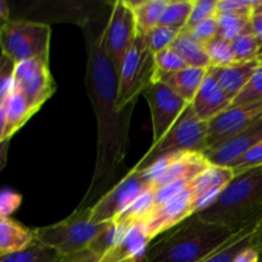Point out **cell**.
Returning a JSON list of instances; mask_svg holds the SVG:
<instances>
[{
  "label": "cell",
  "mask_w": 262,
  "mask_h": 262,
  "mask_svg": "<svg viewBox=\"0 0 262 262\" xmlns=\"http://www.w3.org/2000/svg\"><path fill=\"white\" fill-rule=\"evenodd\" d=\"M251 30L262 46V13H253L251 18Z\"/></svg>",
  "instance_id": "b9f144b4"
},
{
  "label": "cell",
  "mask_w": 262,
  "mask_h": 262,
  "mask_svg": "<svg viewBox=\"0 0 262 262\" xmlns=\"http://www.w3.org/2000/svg\"><path fill=\"white\" fill-rule=\"evenodd\" d=\"M51 28L48 23L9 19L0 27L2 54L15 64L31 59L49 61Z\"/></svg>",
  "instance_id": "8992f818"
},
{
  "label": "cell",
  "mask_w": 262,
  "mask_h": 262,
  "mask_svg": "<svg viewBox=\"0 0 262 262\" xmlns=\"http://www.w3.org/2000/svg\"><path fill=\"white\" fill-rule=\"evenodd\" d=\"M137 36V20L132 8L125 0H117L113 3L102 40L107 55L117 68L118 74Z\"/></svg>",
  "instance_id": "9c48e42d"
},
{
  "label": "cell",
  "mask_w": 262,
  "mask_h": 262,
  "mask_svg": "<svg viewBox=\"0 0 262 262\" xmlns=\"http://www.w3.org/2000/svg\"><path fill=\"white\" fill-rule=\"evenodd\" d=\"M196 215L234 234L257 227L262 222V165L235 174L222 193Z\"/></svg>",
  "instance_id": "7a4b0ae2"
},
{
  "label": "cell",
  "mask_w": 262,
  "mask_h": 262,
  "mask_svg": "<svg viewBox=\"0 0 262 262\" xmlns=\"http://www.w3.org/2000/svg\"><path fill=\"white\" fill-rule=\"evenodd\" d=\"M260 67L258 59L247 63H235L229 67H210L207 73L219 83L232 101L242 92Z\"/></svg>",
  "instance_id": "d6986e66"
},
{
  "label": "cell",
  "mask_w": 262,
  "mask_h": 262,
  "mask_svg": "<svg viewBox=\"0 0 262 262\" xmlns=\"http://www.w3.org/2000/svg\"><path fill=\"white\" fill-rule=\"evenodd\" d=\"M251 18L246 15L233 14V13H217L219 36L225 40L232 41L241 33L251 31Z\"/></svg>",
  "instance_id": "83f0119b"
},
{
  "label": "cell",
  "mask_w": 262,
  "mask_h": 262,
  "mask_svg": "<svg viewBox=\"0 0 262 262\" xmlns=\"http://www.w3.org/2000/svg\"><path fill=\"white\" fill-rule=\"evenodd\" d=\"M262 165V141L258 145L253 146L252 148L243 154L238 160H235L232 164L230 168L234 170L235 174L245 171L250 168H255V166Z\"/></svg>",
  "instance_id": "f35d334b"
},
{
  "label": "cell",
  "mask_w": 262,
  "mask_h": 262,
  "mask_svg": "<svg viewBox=\"0 0 262 262\" xmlns=\"http://www.w3.org/2000/svg\"><path fill=\"white\" fill-rule=\"evenodd\" d=\"M125 2L135 12L140 35H143L151 28L159 26L161 15L168 4V0H136V2L125 0Z\"/></svg>",
  "instance_id": "cb8c5ba5"
},
{
  "label": "cell",
  "mask_w": 262,
  "mask_h": 262,
  "mask_svg": "<svg viewBox=\"0 0 262 262\" xmlns=\"http://www.w3.org/2000/svg\"><path fill=\"white\" fill-rule=\"evenodd\" d=\"M262 117V101L232 105L215 119L209 122L207 146L217 145L233 137ZM207 147V148H209Z\"/></svg>",
  "instance_id": "5bb4252c"
},
{
  "label": "cell",
  "mask_w": 262,
  "mask_h": 262,
  "mask_svg": "<svg viewBox=\"0 0 262 262\" xmlns=\"http://www.w3.org/2000/svg\"><path fill=\"white\" fill-rule=\"evenodd\" d=\"M142 95L150 107L152 145H156L178 120L184 109L188 106V102L160 81L152 82Z\"/></svg>",
  "instance_id": "8fae6325"
},
{
  "label": "cell",
  "mask_w": 262,
  "mask_h": 262,
  "mask_svg": "<svg viewBox=\"0 0 262 262\" xmlns=\"http://www.w3.org/2000/svg\"><path fill=\"white\" fill-rule=\"evenodd\" d=\"M33 242V230L23 227L12 217L0 219V256L19 252Z\"/></svg>",
  "instance_id": "44dd1931"
},
{
  "label": "cell",
  "mask_w": 262,
  "mask_h": 262,
  "mask_svg": "<svg viewBox=\"0 0 262 262\" xmlns=\"http://www.w3.org/2000/svg\"><path fill=\"white\" fill-rule=\"evenodd\" d=\"M145 257H137V258H127V260H118L114 255H113L112 251L106 253L104 256H99L96 253L91 252L89 248L86 250H82L79 252L73 253V255L66 256V257H61L60 262H143Z\"/></svg>",
  "instance_id": "8d00e7d4"
},
{
  "label": "cell",
  "mask_w": 262,
  "mask_h": 262,
  "mask_svg": "<svg viewBox=\"0 0 262 262\" xmlns=\"http://www.w3.org/2000/svg\"><path fill=\"white\" fill-rule=\"evenodd\" d=\"M22 204V196L12 189H4L0 194V219L10 217Z\"/></svg>",
  "instance_id": "ab89813d"
},
{
  "label": "cell",
  "mask_w": 262,
  "mask_h": 262,
  "mask_svg": "<svg viewBox=\"0 0 262 262\" xmlns=\"http://www.w3.org/2000/svg\"><path fill=\"white\" fill-rule=\"evenodd\" d=\"M61 256L53 248L35 242L19 252L9 253L0 257V262H60Z\"/></svg>",
  "instance_id": "4316f807"
},
{
  "label": "cell",
  "mask_w": 262,
  "mask_h": 262,
  "mask_svg": "<svg viewBox=\"0 0 262 262\" xmlns=\"http://www.w3.org/2000/svg\"><path fill=\"white\" fill-rule=\"evenodd\" d=\"M152 179L147 171L132 169L110 191L102 194L91 206V222L94 224L115 220L136 200L152 188Z\"/></svg>",
  "instance_id": "ba28073f"
},
{
  "label": "cell",
  "mask_w": 262,
  "mask_h": 262,
  "mask_svg": "<svg viewBox=\"0 0 262 262\" xmlns=\"http://www.w3.org/2000/svg\"><path fill=\"white\" fill-rule=\"evenodd\" d=\"M154 59H155L158 72H161V73H173V72L187 68L186 63L182 60L181 56L170 48L154 54Z\"/></svg>",
  "instance_id": "e575fe53"
},
{
  "label": "cell",
  "mask_w": 262,
  "mask_h": 262,
  "mask_svg": "<svg viewBox=\"0 0 262 262\" xmlns=\"http://www.w3.org/2000/svg\"><path fill=\"white\" fill-rule=\"evenodd\" d=\"M212 164L204 152H181L159 159L147 171L155 189L177 182L192 183Z\"/></svg>",
  "instance_id": "7c38bea8"
},
{
  "label": "cell",
  "mask_w": 262,
  "mask_h": 262,
  "mask_svg": "<svg viewBox=\"0 0 262 262\" xmlns=\"http://www.w3.org/2000/svg\"><path fill=\"white\" fill-rule=\"evenodd\" d=\"M179 32L181 31H177L173 30V28L164 27V26L159 25L141 36L143 37V40H145L146 45L150 49L151 53L156 54L159 51L170 48L174 41H176V38L178 37Z\"/></svg>",
  "instance_id": "4dcf8cb0"
},
{
  "label": "cell",
  "mask_w": 262,
  "mask_h": 262,
  "mask_svg": "<svg viewBox=\"0 0 262 262\" xmlns=\"http://www.w3.org/2000/svg\"><path fill=\"white\" fill-rule=\"evenodd\" d=\"M193 9V0H168L159 25L183 31L187 27Z\"/></svg>",
  "instance_id": "484cf974"
},
{
  "label": "cell",
  "mask_w": 262,
  "mask_h": 262,
  "mask_svg": "<svg viewBox=\"0 0 262 262\" xmlns=\"http://www.w3.org/2000/svg\"><path fill=\"white\" fill-rule=\"evenodd\" d=\"M262 101V64L257 68L256 73L248 82L247 86L235 97L233 105L247 104V102Z\"/></svg>",
  "instance_id": "836d02e7"
},
{
  "label": "cell",
  "mask_w": 262,
  "mask_h": 262,
  "mask_svg": "<svg viewBox=\"0 0 262 262\" xmlns=\"http://www.w3.org/2000/svg\"><path fill=\"white\" fill-rule=\"evenodd\" d=\"M207 74V69L204 68H187L173 73H156V81L165 83L170 90H173L177 95L182 97L184 101L191 104L196 96L197 91L201 87L205 77Z\"/></svg>",
  "instance_id": "ffe728a7"
},
{
  "label": "cell",
  "mask_w": 262,
  "mask_h": 262,
  "mask_svg": "<svg viewBox=\"0 0 262 262\" xmlns=\"http://www.w3.org/2000/svg\"><path fill=\"white\" fill-rule=\"evenodd\" d=\"M10 15V9L8 7V3L5 0H0V17H2L3 22H7L9 20Z\"/></svg>",
  "instance_id": "ee69618b"
},
{
  "label": "cell",
  "mask_w": 262,
  "mask_h": 262,
  "mask_svg": "<svg viewBox=\"0 0 262 262\" xmlns=\"http://www.w3.org/2000/svg\"><path fill=\"white\" fill-rule=\"evenodd\" d=\"M258 0L247 2V0H219L217 12L219 13H233V14L252 17L255 13Z\"/></svg>",
  "instance_id": "74e56055"
},
{
  "label": "cell",
  "mask_w": 262,
  "mask_h": 262,
  "mask_svg": "<svg viewBox=\"0 0 262 262\" xmlns=\"http://www.w3.org/2000/svg\"><path fill=\"white\" fill-rule=\"evenodd\" d=\"M106 223V222H105ZM105 223L91 222V206H81L67 219L33 229L35 241L55 250L61 257L86 250Z\"/></svg>",
  "instance_id": "5b68a950"
},
{
  "label": "cell",
  "mask_w": 262,
  "mask_h": 262,
  "mask_svg": "<svg viewBox=\"0 0 262 262\" xmlns=\"http://www.w3.org/2000/svg\"><path fill=\"white\" fill-rule=\"evenodd\" d=\"M258 56H262V46L260 48V54H258Z\"/></svg>",
  "instance_id": "bcb514c9"
},
{
  "label": "cell",
  "mask_w": 262,
  "mask_h": 262,
  "mask_svg": "<svg viewBox=\"0 0 262 262\" xmlns=\"http://www.w3.org/2000/svg\"><path fill=\"white\" fill-rule=\"evenodd\" d=\"M233 262H258V253L252 245L241 251Z\"/></svg>",
  "instance_id": "60d3db41"
},
{
  "label": "cell",
  "mask_w": 262,
  "mask_h": 262,
  "mask_svg": "<svg viewBox=\"0 0 262 262\" xmlns=\"http://www.w3.org/2000/svg\"><path fill=\"white\" fill-rule=\"evenodd\" d=\"M170 49H173L181 56L187 67L204 69H209L211 67V60L205 45L194 40L186 31L179 32Z\"/></svg>",
  "instance_id": "603a6c76"
},
{
  "label": "cell",
  "mask_w": 262,
  "mask_h": 262,
  "mask_svg": "<svg viewBox=\"0 0 262 262\" xmlns=\"http://www.w3.org/2000/svg\"><path fill=\"white\" fill-rule=\"evenodd\" d=\"M235 177L229 166L211 165L191 183L196 214L209 206Z\"/></svg>",
  "instance_id": "2e32d148"
},
{
  "label": "cell",
  "mask_w": 262,
  "mask_h": 262,
  "mask_svg": "<svg viewBox=\"0 0 262 262\" xmlns=\"http://www.w3.org/2000/svg\"><path fill=\"white\" fill-rule=\"evenodd\" d=\"M196 214L191 184L164 204L155 206L143 223L148 237L152 241L158 235L169 232L173 228Z\"/></svg>",
  "instance_id": "4fadbf2b"
},
{
  "label": "cell",
  "mask_w": 262,
  "mask_h": 262,
  "mask_svg": "<svg viewBox=\"0 0 262 262\" xmlns=\"http://www.w3.org/2000/svg\"><path fill=\"white\" fill-rule=\"evenodd\" d=\"M252 246L256 248L258 253V262H262V222L258 224L255 234H253Z\"/></svg>",
  "instance_id": "7bdbcfd3"
},
{
  "label": "cell",
  "mask_w": 262,
  "mask_h": 262,
  "mask_svg": "<svg viewBox=\"0 0 262 262\" xmlns=\"http://www.w3.org/2000/svg\"><path fill=\"white\" fill-rule=\"evenodd\" d=\"M234 233L204 222L196 214L151 243L143 262H199L228 242Z\"/></svg>",
  "instance_id": "3957f363"
},
{
  "label": "cell",
  "mask_w": 262,
  "mask_h": 262,
  "mask_svg": "<svg viewBox=\"0 0 262 262\" xmlns=\"http://www.w3.org/2000/svg\"><path fill=\"white\" fill-rule=\"evenodd\" d=\"M36 113L25 97L14 90L9 96L0 100V143L7 145Z\"/></svg>",
  "instance_id": "e0dca14e"
},
{
  "label": "cell",
  "mask_w": 262,
  "mask_h": 262,
  "mask_svg": "<svg viewBox=\"0 0 262 262\" xmlns=\"http://www.w3.org/2000/svg\"><path fill=\"white\" fill-rule=\"evenodd\" d=\"M258 61H260V64H262V56H258Z\"/></svg>",
  "instance_id": "f6af8a7d"
},
{
  "label": "cell",
  "mask_w": 262,
  "mask_h": 262,
  "mask_svg": "<svg viewBox=\"0 0 262 262\" xmlns=\"http://www.w3.org/2000/svg\"><path fill=\"white\" fill-rule=\"evenodd\" d=\"M205 48L211 60V67H229L237 63L232 42L220 36L210 41L207 45H205Z\"/></svg>",
  "instance_id": "1f68e13d"
},
{
  "label": "cell",
  "mask_w": 262,
  "mask_h": 262,
  "mask_svg": "<svg viewBox=\"0 0 262 262\" xmlns=\"http://www.w3.org/2000/svg\"><path fill=\"white\" fill-rule=\"evenodd\" d=\"M217 5L219 0H193V9L186 28L194 27L204 20L217 17Z\"/></svg>",
  "instance_id": "d6a6232c"
},
{
  "label": "cell",
  "mask_w": 262,
  "mask_h": 262,
  "mask_svg": "<svg viewBox=\"0 0 262 262\" xmlns=\"http://www.w3.org/2000/svg\"><path fill=\"white\" fill-rule=\"evenodd\" d=\"M209 124L202 122L188 104L163 140L151 145L146 155L135 166V170L146 171L164 156L181 152H205L207 150Z\"/></svg>",
  "instance_id": "277c9868"
},
{
  "label": "cell",
  "mask_w": 262,
  "mask_h": 262,
  "mask_svg": "<svg viewBox=\"0 0 262 262\" xmlns=\"http://www.w3.org/2000/svg\"><path fill=\"white\" fill-rule=\"evenodd\" d=\"M230 42H232L233 53H234L237 63H247V61L258 59L261 43L252 33V30L241 33Z\"/></svg>",
  "instance_id": "f1b7e54d"
},
{
  "label": "cell",
  "mask_w": 262,
  "mask_h": 262,
  "mask_svg": "<svg viewBox=\"0 0 262 262\" xmlns=\"http://www.w3.org/2000/svg\"><path fill=\"white\" fill-rule=\"evenodd\" d=\"M151 242L152 241L148 237L145 224H137L125 232L120 238L119 243L110 251L120 261L127 258L145 257Z\"/></svg>",
  "instance_id": "7402d4cb"
},
{
  "label": "cell",
  "mask_w": 262,
  "mask_h": 262,
  "mask_svg": "<svg viewBox=\"0 0 262 262\" xmlns=\"http://www.w3.org/2000/svg\"><path fill=\"white\" fill-rule=\"evenodd\" d=\"M191 105L193 106L197 117L202 122L209 123L217 115L229 109L233 105V101L223 91L219 83L207 73Z\"/></svg>",
  "instance_id": "ac0fdd59"
},
{
  "label": "cell",
  "mask_w": 262,
  "mask_h": 262,
  "mask_svg": "<svg viewBox=\"0 0 262 262\" xmlns=\"http://www.w3.org/2000/svg\"><path fill=\"white\" fill-rule=\"evenodd\" d=\"M183 31L188 32L194 40L199 41L202 45H207L210 41H212L219 36V25H217V19L215 17L204 20V22L199 23L194 27L186 28Z\"/></svg>",
  "instance_id": "d590c367"
},
{
  "label": "cell",
  "mask_w": 262,
  "mask_h": 262,
  "mask_svg": "<svg viewBox=\"0 0 262 262\" xmlns=\"http://www.w3.org/2000/svg\"><path fill=\"white\" fill-rule=\"evenodd\" d=\"M96 18L81 25L87 49L86 87L97 120L96 165L91 184L81 206H92V200L113 181L129 146V127L136 104L118 109L119 74L104 46V28L97 30Z\"/></svg>",
  "instance_id": "6da1fadb"
},
{
  "label": "cell",
  "mask_w": 262,
  "mask_h": 262,
  "mask_svg": "<svg viewBox=\"0 0 262 262\" xmlns=\"http://www.w3.org/2000/svg\"><path fill=\"white\" fill-rule=\"evenodd\" d=\"M55 90L56 84L49 61L31 59L15 64L14 91L22 95L36 112L53 96Z\"/></svg>",
  "instance_id": "30bf717a"
},
{
  "label": "cell",
  "mask_w": 262,
  "mask_h": 262,
  "mask_svg": "<svg viewBox=\"0 0 262 262\" xmlns=\"http://www.w3.org/2000/svg\"><path fill=\"white\" fill-rule=\"evenodd\" d=\"M156 73L158 68L154 54L138 33L119 72L118 109L122 110L128 105L136 104L137 97L156 81Z\"/></svg>",
  "instance_id": "52a82bcc"
},
{
  "label": "cell",
  "mask_w": 262,
  "mask_h": 262,
  "mask_svg": "<svg viewBox=\"0 0 262 262\" xmlns=\"http://www.w3.org/2000/svg\"><path fill=\"white\" fill-rule=\"evenodd\" d=\"M257 227L247 228V229L235 233L219 250H216L211 255L199 262H233L241 251L252 245L253 234H255Z\"/></svg>",
  "instance_id": "d4e9b609"
},
{
  "label": "cell",
  "mask_w": 262,
  "mask_h": 262,
  "mask_svg": "<svg viewBox=\"0 0 262 262\" xmlns=\"http://www.w3.org/2000/svg\"><path fill=\"white\" fill-rule=\"evenodd\" d=\"M262 141V117L233 137L211 146L204 152L212 165L232 166L235 160Z\"/></svg>",
  "instance_id": "9a60e30c"
},
{
  "label": "cell",
  "mask_w": 262,
  "mask_h": 262,
  "mask_svg": "<svg viewBox=\"0 0 262 262\" xmlns=\"http://www.w3.org/2000/svg\"><path fill=\"white\" fill-rule=\"evenodd\" d=\"M120 238L122 235L117 224L114 220H110L105 223L104 228L97 233V235L91 241L87 248L96 255L104 256L119 243Z\"/></svg>",
  "instance_id": "f546056e"
}]
</instances>
